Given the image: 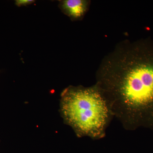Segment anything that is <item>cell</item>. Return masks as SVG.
<instances>
[{
	"mask_svg": "<svg viewBox=\"0 0 153 153\" xmlns=\"http://www.w3.org/2000/svg\"><path fill=\"white\" fill-rule=\"evenodd\" d=\"M60 111L65 123L77 137L102 138L110 116L106 101L95 85L90 87L70 86L61 94Z\"/></svg>",
	"mask_w": 153,
	"mask_h": 153,
	"instance_id": "obj_2",
	"label": "cell"
},
{
	"mask_svg": "<svg viewBox=\"0 0 153 153\" xmlns=\"http://www.w3.org/2000/svg\"><path fill=\"white\" fill-rule=\"evenodd\" d=\"M34 2H35V1H33V0H17V1H16V4L17 6L21 7V6L31 4Z\"/></svg>",
	"mask_w": 153,
	"mask_h": 153,
	"instance_id": "obj_4",
	"label": "cell"
},
{
	"mask_svg": "<svg viewBox=\"0 0 153 153\" xmlns=\"http://www.w3.org/2000/svg\"><path fill=\"white\" fill-rule=\"evenodd\" d=\"M96 85L126 129H153V41L117 46L102 60Z\"/></svg>",
	"mask_w": 153,
	"mask_h": 153,
	"instance_id": "obj_1",
	"label": "cell"
},
{
	"mask_svg": "<svg viewBox=\"0 0 153 153\" xmlns=\"http://www.w3.org/2000/svg\"><path fill=\"white\" fill-rule=\"evenodd\" d=\"M88 1L83 0H64L60 1V8L71 19H81L87 10Z\"/></svg>",
	"mask_w": 153,
	"mask_h": 153,
	"instance_id": "obj_3",
	"label": "cell"
}]
</instances>
